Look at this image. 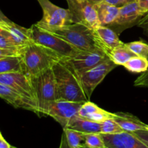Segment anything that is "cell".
Segmentation results:
<instances>
[{"label":"cell","instance_id":"8","mask_svg":"<svg viewBox=\"0 0 148 148\" xmlns=\"http://www.w3.org/2000/svg\"><path fill=\"white\" fill-rule=\"evenodd\" d=\"M103 49L98 47L90 51H78L75 55L66 59H62L73 69L79 76L101 63L108 57Z\"/></svg>","mask_w":148,"mask_h":148},{"label":"cell","instance_id":"34","mask_svg":"<svg viewBox=\"0 0 148 148\" xmlns=\"http://www.w3.org/2000/svg\"><path fill=\"white\" fill-rule=\"evenodd\" d=\"M137 25L143 29L148 28V13L140 20V21L139 22Z\"/></svg>","mask_w":148,"mask_h":148},{"label":"cell","instance_id":"20","mask_svg":"<svg viewBox=\"0 0 148 148\" xmlns=\"http://www.w3.org/2000/svg\"><path fill=\"white\" fill-rule=\"evenodd\" d=\"M66 128L72 129L84 134L101 133V123L82 118L77 115L71 120Z\"/></svg>","mask_w":148,"mask_h":148},{"label":"cell","instance_id":"17","mask_svg":"<svg viewBox=\"0 0 148 148\" xmlns=\"http://www.w3.org/2000/svg\"><path fill=\"white\" fill-rule=\"evenodd\" d=\"M112 115L113 113L103 110L90 101L84 103L78 112L79 116L98 123L112 118Z\"/></svg>","mask_w":148,"mask_h":148},{"label":"cell","instance_id":"7","mask_svg":"<svg viewBox=\"0 0 148 148\" xmlns=\"http://www.w3.org/2000/svg\"><path fill=\"white\" fill-rule=\"evenodd\" d=\"M73 23L84 25L92 30L101 26L94 0H66Z\"/></svg>","mask_w":148,"mask_h":148},{"label":"cell","instance_id":"36","mask_svg":"<svg viewBox=\"0 0 148 148\" xmlns=\"http://www.w3.org/2000/svg\"><path fill=\"white\" fill-rule=\"evenodd\" d=\"M59 148H72L69 146V145L68 144L67 140H66V137H65V134H64V132L62 135V139H61V143Z\"/></svg>","mask_w":148,"mask_h":148},{"label":"cell","instance_id":"35","mask_svg":"<svg viewBox=\"0 0 148 148\" xmlns=\"http://www.w3.org/2000/svg\"><path fill=\"white\" fill-rule=\"evenodd\" d=\"M12 23V21L7 18L4 13L0 10V25H4V24H10V23Z\"/></svg>","mask_w":148,"mask_h":148},{"label":"cell","instance_id":"4","mask_svg":"<svg viewBox=\"0 0 148 148\" xmlns=\"http://www.w3.org/2000/svg\"><path fill=\"white\" fill-rule=\"evenodd\" d=\"M48 31L64 39L79 51H90L98 47L93 30L79 23H72Z\"/></svg>","mask_w":148,"mask_h":148},{"label":"cell","instance_id":"10","mask_svg":"<svg viewBox=\"0 0 148 148\" xmlns=\"http://www.w3.org/2000/svg\"><path fill=\"white\" fill-rule=\"evenodd\" d=\"M82 104V103L56 100L49 107L48 116L57 121L63 129L66 128L71 120L78 115Z\"/></svg>","mask_w":148,"mask_h":148},{"label":"cell","instance_id":"26","mask_svg":"<svg viewBox=\"0 0 148 148\" xmlns=\"http://www.w3.org/2000/svg\"><path fill=\"white\" fill-rule=\"evenodd\" d=\"M125 44L136 56H143L148 59V43L146 42L140 40Z\"/></svg>","mask_w":148,"mask_h":148},{"label":"cell","instance_id":"32","mask_svg":"<svg viewBox=\"0 0 148 148\" xmlns=\"http://www.w3.org/2000/svg\"><path fill=\"white\" fill-rule=\"evenodd\" d=\"M101 1H103L105 2L108 3V4L116 6V7H121L132 2V1H134V0H101Z\"/></svg>","mask_w":148,"mask_h":148},{"label":"cell","instance_id":"22","mask_svg":"<svg viewBox=\"0 0 148 148\" xmlns=\"http://www.w3.org/2000/svg\"><path fill=\"white\" fill-rule=\"evenodd\" d=\"M110 59L117 65L124 66L131 58L136 55L126 46L125 43L117 46L113 49L108 55Z\"/></svg>","mask_w":148,"mask_h":148},{"label":"cell","instance_id":"3","mask_svg":"<svg viewBox=\"0 0 148 148\" xmlns=\"http://www.w3.org/2000/svg\"><path fill=\"white\" fill-rule=\"evenodd\" d=\"M34 90L38 116H47L49 107L56 101V84L52 68L30 77Z\"/></svg>","mask_w":148,"mask_h":148},{"label":"cell","instance_id":"38","mask_svg":"<svg viewBox=\"0 0 148 148\" xmlns=\"http://www.w3.org/2000/svg\"><path fill=\"white\" fill-rule=\"evenodd\" d=\"M145 31L146 34H147V36H148V28H146V29H144Z\"/></svg>","mask_w":148,"mask_h":148},{"label":"cell","instance_id":"37","mask_svg":"<svg viewBox=\"0 0 148 148\" xmlns=\"http://www.w3.org/2000/svg\"><path fill=\"white\" fill-rule=\"evenodd\" d=\"M0 148H12V146L6 141L3 137H0Z\"/></svg>","mask_w":148,"mask_h":148},{"label":"cell","instance_id":"18","mask_svg":"<svg viewBox=\"0 0 148 148\" xmlns=\"http://www.w3.org/2000/svg\"><path fill=\"white\" fill-rule=\"evenodd\" d=\"M1 25L7 29L12 40L17 47L23 48L33 41L30 36V28L22 27L13 22L10 24H4Z\"/></svg>","mask_w":148,"mask_h":148},{"label":"cell","instance_id":"30","mask_svg":"<svg viewBox=\"0 0 148 148\" xmlns=\"http://www.w3.org/2000/svg\"><path fill=\"white\" fill-rule=\"evenodd\" d=\"M23 49H7L0 48V59L12 56H21Z\"/></svg>","mask_w":148,"mask_h":148},{"label":"cell","instance_id":"2","mask_svg":"<svg viewBox=\"0 0 148 148\" xmlns=\"http://www.w3.org/2000/svg\"><path fill=\"white\" fill-rule=\"evenodd\" d=\"M21 57L24 72L29 77L39 75L61 60L56 53L33 41L23 47Z\"/></svg>","mask_w":148,"mask_h":148},{"label":"cell","instance_id":"41","mask_svg":"<svg viewBox=\"0 0 148 148\" xmlns=\"http://www.w3.org/2000/svg\"><path fill=\"white\" fill-rule=\"evenodd\" d=\"M12 148H17V147H12Z\"/></svg>","mask_w":148,"mask_h":148},{"label":"cell","instance_id":"6","mask_svg":"<svg viewBox=\"0 0 148 148\" xmlns=\"http://www.w3.org/2000/svg\"><path fill=\"white\" fill-rule=\"evenodd\" d=\"M43 10V17L36 25L46 30L60 28L73 23L69 9L55 5L49 0H37Z\"/></svg>","mask_w":148,"mask_h":148},{"label":"cell","instance_id":"9","mask_svg":"<svg viewBox=\"0 0 148 148\" xmlns=\"http://www.w3.org/2000/svg\"><path fill=\"white\" fill-rule=\"evenodd\" d=\"M117 65L108 56L101 63L79 76L82 88L89 101L97 86L103 80L106 76Z\"/></svg>","mask_w":148,"mask_h":148},{"label":"cell","instance_id":"24","mask_svg":"<svg viewBox=\"0 0 148 148\" xmlns=\"http://www.w3.org/2000/svg\"><path fill=\"white\" fill-rule=\"evenodd\" d=\"M63 132L65 134L68 144L72 148H80V147L84 145V133L69 128L63 129Z\"/></svg>","mask_w":148,"mask_h":148},{"label":"cell","instance_id":"27","mask_svg":"<svg viewBox=\"0 0 148 148\" xmlns=\"http://www.w3.org/2000/svg\"><path fill=\"white\" fill-rule=\"evenodd\" d=\"M122 132V129L114 119H108L101 123V134H114Z\"/></svg>","mask_w":148,"mask_h":148},{"label":"cell","instance_id":"1","mask_svg":"<svg viewBox=\"0 0 148 148\" xmlns=\"http://www.w3.org/2000/svg\"><path fill=\"white\" fill-rule=\"evenodd\" d=\"M51 68L56 84V100L82 103L89 101L82 88L80 77L70 66L60 60Z\"/></svg>","mask_w":148,"mask_h":148},{"label":"cell","instance_id":"12","mask_svg":"<svg viewBox=\"0 0 148 148\" xmlns=\"http://www.w3.org/2000/svg\"><path fill=\"white\" fill-rule=\"evenodd\" d=\"M144 16L145 14L141 11L137 1L134 0L119 7V14L115 22L108 27H113L114 30L116 29L117 32H121L138 24Z\"/></svg>","mask_w":148,"mask_h":148},{"label":"cell","instance_id":"16","mask_svg":"<svg viewBox=\"0 0 148 148\" xmlns=\"http://www.w3.org/2000/svg\"><path fill=\"white\" fill-rule=\"evenodd\" d=\"M112 119L116 121L124 132L133 133L140 130H148L147 124L130 113H113Z\"/></svg>","mask_w":148,"mask_h":148},{"label":"cell","instance_id":"15","mask_svg":"<svg viewBox=\"0 0 148 148\" xmlns=\"http://www.w3.org/2000/svg\"><path fill=\"white\" fill-rule=\"evenodd\" d=\"M93 35L98 47L103 49L108 55L113 49L124 43L116 32L108 26H99L93 30Z\"/></svg>","mask_w":148,"mask_h":148},{"label":"cell","instance_id":"25","mask_svg":"<svg viewBox=\"0 0 148 148\" xmlns=\"http://www.w3.org/2000/svg\"><path fill=\"white\" fill-rule=\"evenodd\" d=\"M84 145L89 148H106L105 143L101 133L85 134Z\"/></svg>","mask_w":148,"mask_h":148},{"label":"cell","instance_id":"19","mask_svg":"<svg viewBox=\"0 0 148 148\" xmlns=\"http://www.w3.org/2000/svg\"><path fill=\"white\" fill-rule=\"evenodd\" d=\"M94 1L95 2V7L101 25H111L117 18L119 7L108 4L101 0H94Z\"/></svg>","mask_w":148,"mask_h":148},{"label":"cell","instance_id":"28","mask_svg":"<svg viewBox=\"0 0 148 148\" xmlns=\"http://www.w3.org/2000/svg\"><path fill=\"white\" fill-rule=\"evenodd\" d=\"M0 48L7 49H21L17 47L12 40L8 31L5 27L0 25Z\"/></svg>","mask_w":148,"mask_h":148},{"label":"cell","instance_id":"39","mask_svg":"<svg viewBox=\"0 0 148 148\" xmlns=\"http://www.w3.org/2000/svg\"><path fill=\"white\" fill-rule=\"evenodd\" d=\"M80 148H89V147H86V146H85V145H82V147H80Z\"/></svg>","mask_w":148,"mask_h":148},{"label":"cell","instance_id":"14","mask_svg":"<svg viewBox=\"0 0 148 148\" xmlns=\"http://www.w3.org/2000/svg\"><path fill=\"white\" fill-rule=\"evenodd\" d=\"M0 98L7 101L15 108H23L36 113L38 115L37 106L31 100L20 95L10 86L0 83Z\"/></svg>","mask_w":148,"mask_h":148},{"label":"cell","instance_id":"21","mask_svg":"<svg viewBox=\"0 0 148 148\" xmlns=\"http://www.w3.org/2000/svg\"><path fill=\"white\" fill-rule=\"evenodd\" d=\"M24 72L21 56H12L0 59V74Z\"/></svg>","mask_w":148,"mask_h":148},{"label":"cell","instance_id":"40","mask_svg":"<svg viewBox=\"0 0 148 148\" xmlns=\"http://www.w3.org/2000/svg\"><path fill=\"white\" fill-rule=\"evenodd\" d=\"M0 137H2V134H1V132H0Z\"/></svg>","mask_w":148,"mask_h":148},{"label":"cell","instance_id":"5","mask_svg":"<svg viewBox=\"0 0 148 148\" xmlns=\"http://www.w3.org/2000/svg\"><path fill=\"white\" fill-rule=\"evenodd\" d=\"M30 30L33 42L45 46L56 53L61 60L71 57L79 51L64 39L48 30L40 28L36 24L33 25Z\"/></svg>","mask_w":148,"mask_h":148},{"label":"cell","instance_id":"33","mask_svg":"<svg viewBox=\"0 0 148 148\" xmlns=\"http://www.w3.org/2000/svg\"><path fill=\"white\" fill-rule=\"evenodd\" d=\"M140 10L145 15L148 13V0H136Z\"/></svg>","mask_w":148,"mask_h":148},{"label":"cell","instance_id":"23","mask_svg":"<svg viewBox=\"0 0 148 148\" xmlns=\"http://www.w3.org/2000/svg\"><path fill=\"white\" fill-rule=\"evenodd\" d=\"M126 69L132 73H144L148 70V59L135 56L124 65Z\"/></svg>","mask_w":148,"mask_h":148},{"label":"cell","instance_id":"29","mask_svg":"<svg viewBox=\"0 0 148 148\" xmlns=\"http://www.w3.org/2000/svg\"><path fill=\"white\" fill-rule=\"evenodd\" d=\"M134 85L138 88H148V70L141 74L135 79Z\"/></svg>","mask_w":148,"mask_h":148},{"label":"cell","instance_id":"13","mask_svg":"<svg viewBox=\"0 0 148 148\" xmlns=\"http://www.w3.org/2000/svg\"><path fill=\"white\" fill-rule=\"evenodd\" d=\"M106 148H148L134 134L127 132L114 134H101Z\"/></svg>","mask_w":148,"mask_h":148},{"label":"cell","instance_id":"31","mask_svg":"<svg viewBox=\"0 0 148 148\" xmlns=\"http://www.w3.org/2000/svg\"><path fill=\"white\" fill-rule=\"evenodd\" d=\"M132 134H134L136 137H138L141 141H143L148 147V130H140V131L133 132Z\"/></svg>","mask_w":148,"mask_h":148},{"label":"cell","instance_id":"11","mask_svg":"<svg viewBox=\"0 0 148 148\" xmlns=\"http://www.w3.org/2000/svg\"><path fill=\"white\" fill-rule=\"evenodd\" d=\"M0 83L10 86L20 95L36 103L31 80L30 77L25 72H15L0 74Z\"/></svg>","mask_w":148,"mask_h":148}]
</instances>
